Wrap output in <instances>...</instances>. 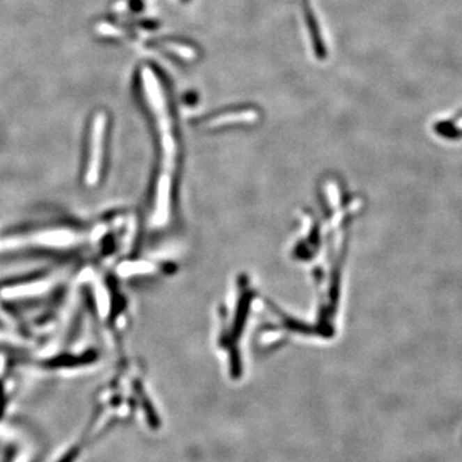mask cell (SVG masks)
I'll use <instances>...</instances> for the list:
<instances>
[{
	"mask_svg": "<svg viewBox=\"0 0 462 462\" xmlns=\"http://www.w3.org/2000/svg\"><path fill=\"white\" fill-rule=\"evenodd\" d=\"M105 134H106V116L99 114L91 125L89 148L82 172L84 183L88 187L95 185L100 176L103 149H105Z\"/></svg>",
	"mask_w": 462,
	"mask_h": 462,
	"instance_id": "1",
	"label": "cell"
},
{
	"mask_svg": "<svg viewBox=\"0 0 462 462\" xmlns=\"http://www.w3.org/2000/svg\"><path fill=\"white\" fill-rule=\"evenodd\" d=\"M58 277L59 276L57 274H50L7 285L0 291V297H3V300H31L33 297H39L48 293L57 284Z\"/></svg>",
	"mask_w": 462,
	"mask_h": 462,
	"instance_id": "2",
	"label": "cell"
},
{
	"mask_svg": "<svg viewBox=\"0 0 462 462\" xmlns=\"http://www.w3.org/2000/svg\"><path fill=\"white\" fill-rule=\"evenodd\" d=\"M76 456H77V449L73 448V449H71L68 454H66L65 457H63V460H61L59 462H72Z\"/></svg>",
	"mask_w": 462,
	"mask_h": 462,
	"instance_id": "3",
	"label": "cell"
}]
</instances>
